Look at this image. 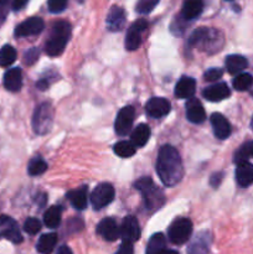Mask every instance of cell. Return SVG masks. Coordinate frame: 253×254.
I'll list each match as a JSON object with an SVG mask.
<instances>
[{
	"mask_svg": "<svg viewBox=\"0 0 253 254\" xmlns=\"http://www.w3.org/2000/svg\"><path fill=\"white\" fill-rule=\"evenodd\" d=\"M211 237L208 233H201L189 247V254H207Z\"/></svg>",
	"mask_w": 253,
	"mask_h": 254,
	"instance_id": "cb8c5ba5",
	"label": "cell"
},
{
	"mask_svg": "<svg viewBox=\"0 0 253 254\" xmlns=\"http://www.w3.org/2000/svg\"><path fill=\"white\" fill-rule=\"evenodd\" d=\"M87 186L67 192V198L76 210H84L87 207Z\"/></svg>",
	"mask_w": 253,
	"mask_h": 254,
	"instance_id": "7402d4cb",
	"label": "cell"
},
{
	"mask_svg": "<svg viewBox=\"0 0 253 254\" xmlns=\"http://www.w3.org/2000/svg\"><path fill=\"white\" fill-rule=\"evenodd\" d=\"M230 88H228L227 84L223 83V82L212 84V86L207 87V88H205L202 91V96L210 102L223 101V99L230 97Z\"/></svg>",
	"mask_w": 253,
	"mask_h": 254,
	"instance_id": "2e32d148",
	"label": "cell"
},
{
	"mask_svg": "<svg viewBox=\"0 0 253 254\" xmlns=\"http://www.w3.org/2000/svg\"><path fill=\"white\" fill-rule=\"evenodd\" d=\"M251 156H253V141H247L237 149L233 155V161L236 164L245 163V161H248Z\"/></svg>",
	"mask_w": 253,
	"mask_h": 254,
	"instance_id": "f546056e",
	"label": "cell"
},
{
	"mask_svg": "<svg viewBox=\"0 0 253 254\" xmlns=\"http://www.w3.org/2000/svg\"><path fill=\"white\" fill-rule=\"evenodd\" d=\"M113 150L121 158H130L135 154V146L131 141L130 143L129 141H119L114 145Z\"/></svg>",
	"mask_w": 253,
	"mask_h": 254,
	"instance_id": "1f68e13d",
	"label": "cell"
},
{
	"mask_svg": "<svg viewBox=\"0 0 253 254\" xmlns=\"http://www.w3.org/2000/svg\"><path fill=\"white\" fill-rule=\"evenodd\" d=\"M16 50L10 45H5L0 50V66L7 67L11 66L16 60Z\"/></svg>",
	"mask_w": 253,
	"mask_h": 254,
	"instance_id": "4dcf8cb0",
	"label": "cell"
},
{
	"mask_svg": "<svg viewBox=\"0 0 253 254\" xmlns=\"http://www.w3.org/2000/svg\"><path fill=\"white\" fill-rule=\"evenodd\" d=\"M10 0H0V17L4 16L6 12V6L9 4Z\"/></svg>",
	"mask_w": 253,
	"mask_h": 254,
	"instance_id": "7bdbcfd3",
	"label": "cell"
},
{
	"mask_svg": "<svg viewBox=\"0 0 253 254\" xmlns=\"http://www.w3.org/2000/svg\"><path fill=\"white\" fill-rule=\"evenodd\" d=\"M54 121V111L50 103H42L35 109L34 117H32V128L36 134L49 133L52 127Z\"/></svg>",
	"mask_w": 253,
	"mask_h": 254,
	"instance_id": "5b68a950",
	"label": "cell"
},
{
	"mask_svg": "<svg viewBox=\"0 0 253 254\" xmlns=\"http://www.w3.org/2000/svg\"><path fill=\"white\" fill-rule=\"evenodd\" d=\"M114 188L111 184H99L91 195V203L94 210H102L114 200Z\"/></svg>",
	"mask_w": 253,
	"mask_h": 254,
	"instance_id": "52a82bcc",
	"label": "cell"
},
{
	"mask_svg": "<svg viewBox=\"0 0 253 254\" xmlns=\"http://www.w3.org/2000/svg\"><path fill=\"white\" fill-rule=\"evenodd\" d=\"M222 74H223L222 69L210 68L208 71L205 72V74H203V78L208 82H215V81H217V79H220L221 77H222Z\"/></svg>",
	"mask_w": 253,
	"mask_h": 254,
	"instance_id": "f35d334b",
	"label": "cell"
},
{
	"mask_svg": "<svg viewBox=\"0 0 253 254\" xmlns=\"http://www.w3.org/2000/svg\"><path fill=\"white\" fill-rule=\"evenodd\" d=\"M97 233L108 242H113L121 237V228L117 226L113 218H104L97 226Z\"/></svg>",
	"mask_w": 253,
	"mask_h": 254,
	"instance_id": "4fadbf2b",
	"label": "cell"
},
{
	"mask_svg": "<svg viewBox=\"0 0 253 254\" xmlns=\"http://www.w3.org/2000/svg\"><path fill=\"white\" fill-rule=\"evenodd\" d=\"M150 128H149L148 124H139L135 129L131 133V143L134 144V146L136 148H141V146L145 145L148 143L149 138H150Z\"/></svg>",
	"mask_w": 253,
	"mask_h": 254,
	"instance_id": "603a6c76",
	"label": "cell"
},
{
	"mask_svg": "<svg viewBox=\"0 0 253 254\" xmlns=\"http://www.w3.org/2000/svg\"><path fill=\"white\" fill-rule=\"evenodd\" d=\"M223 45V36L220 31L213 29L200 27L196 29L189 37V46L198 47L206 52L218 51Z\"/></svg>",
	"mask_w": 253,
	"mask_h": 254,
	"instance_id": "7a4b0ae2",
	"label": "cell"
},
{
	"mask_svg": "<svg viewBox=\"0 0 253 254\" xmlns=\"http://www.w3.org/2000/svg\"><path fill=\"white\" fill-rule=\"evenodd\" d=\"M56 254H73L72 253V251L69 250L67 246H61V247L57 250V253Z\"/></svg>",
	"mask_w": 253,
	"mask_h": 254,
	"instance_id": "ee69618b",
	"label": "cell"
},
{
	"mask_svg": "<svg viewBox=\"0 0 253 254\" xmlns=\"http://www.w3.org/2000/svg\"><path fill=\"white\" fill-rule=\"evenodd\" d=\"M160 254H179V253L176 252V251H173V250H165V251H163Z\"/></svg>",
	"mask_w": 253,
	"mask_h": 254,
	"instance_id": "bcb514c9",
	"label": "cell"
},
{
	"mask_svg": "<svg viewBox=\"0 0 253 254\" xmlns=\"http://www.w3.org/2000/svg\"><path fill=\"white\" fill-rule=\"evenodd\" d=\"M170 102L165 98H160V97H154V98L149 99L148 103L145 106V112L149 117L151 118H163L166 114L170 112Z\"/></svg>",
	"mask_w": 253,
	"mask_h": 254,
	"instance_id": "7c38bea8",
	"label": "cell"
},
{
	"mask_svg": "<svg viewBox=\"0 0 253 254\" xmlns=\"http://www.w3.org/2000/svg\"><path fill=\"white\" fill-rule=\"evenodd\" d=\"M203 1L202 0H186L181 10V17L184 20H192L197 17L202 12Z\"/></svg>",
	"mask_w": 253,
	"mask_h": 254,
	"instance_id": "44dd1931",
	"label": "cell"
},
{
	"mask_svg": "<svg viewBox=\"0 0 253 254\" xmlns=\"http://www.w3.org/2000/svg\"><path fill=\"white\" fill-rule=\"evenodd\" d=\"M247 66V59L241 56V55H230V56L226 59V67H227V71L232 74L240 73V72H242Z\"/></svg>",
	"mask_w": 253,
	"mask_h": 254,
	"instance_id": "d4e9b609",
	"label": "cell"
},
{
	"mask_svg": "<svg viewBox=\"0 0 253 254\" xmlns=\"http://www.w3.org/2000/svg\"><path fill=\"white\" fill-rule=\"evenodd\" d=\"M71 36V25L67 21H57L52 27L49 41L46 42V54L49 56H59L63 52L66 44Z\"/></svg>",
	"mask_w": 253,
	"mask_h": 254,
	"instance_id": "3957f363",
	"label": "cell"
},
{
	"mask_svg": "<svg viewBox=\"0 0 253 254\" xmlns=\"http://www.w3.org/2000/svg\"><path fill=\"white\" fill-rule=\"evenodd\" d=\"M236 181L241 188H248L253 184V165L248 161L237 164Z\"/></svg>",
	"mask_w": 253,
	"mask_h": 254,
	"instance_id": "ac0fdd59",
	"label": "cell"
},
{
	"mask_svg": "<svg viewBox=\"0 0 253 254\" xmlns=\"http://www.w3.org/2000/svg\"><path fill=\"white\" fill-rule=\"evenodd\" d=\"M211 126H212L213 134L218 139L223 140L227 139L231 134V124L221 113H213L211 116Z\"/></svg>",
	"mask_w": 253,
	"mask_h": 254,
	"instance_id": "9a60e30c",
	"label": "cell"
},
{
	"mask_svg": "<svg viewBox=\"0 0 253 254\" xmlns=\"http://www.w3.org/2000/svg\"><path fill=\"white\" fill-rule=\"evenodd\" d=\"M121 237L123 241L128 242H136L140 238V227L139 222L134 216H126L121 226Z\"/></svg>",
	"mask_w": 253,
	"mask_h": 254,
	"instance_id": "8fae6325",
	"label": "cell"
},
{
	"mask_svg": "<svg viewBox=\"0 0 253 254\" xmlns=\"http://www.w3.org/2000/svg\"><path fill=\"white\" fill-rule=\"evenodd\" d=\"M67 1H68V0H49V1H47L49 10L51 12H54V14L63 11L67 6Z\"/></svg>",
	"mask_w": 253,
	"mask_h": 254,
	"instance_id": "8d00e7d4",
	"label": "cell"
},
{
	"mask_svg": "<svg viewBox=\"0 0 253 254\" xmlns=\"http://www.w3.org/2000/svg\"><path fill=\"white\" fill-rule=\"evenodd\" d=\"M136 190L143 196L144 203L149 210H158L165 202V196L163 191L156 188L150 178H141L134 184Z\"/></svg>",
	"mask_w": 253,
	"mask_h": 254,
	"instance_id": "277c9868",
	"label": "cell"
},
{
	"mask_svg": "<svg viewBox=\"0 0 253 254\" xmlns=\"http://www.w3.org/2000/svg\"><path fill=\"white\" fill-rule=\"evenodd\" d=\"M159 4V0H138L135 10L139 14H149L154 10V7Z\"/></svg>",
	"mask_w": 253,
	"mask_h": 254,
	"instance_id": "e575fe53",
	"label": "cell"
},
{
	"mask_svg": "<svg viewBox=\"0 0 253 254\" xmlns=\"http://www.w3.org/2000/svg\"><path fill=\"white\" fill-rule=\"evenodd\" d=\"M126 49L128 51H134V50L138 49L141 44V32L138 31L134 27H129L128 32H126Z\"/></svg>",
	"mask_w": 253,
	"mask_h": 254,
	"instance_id": "f1b7e54d",
	"label": "cell"
},
{
	"mask_svg": "<svg viewBox=\"0 0 253 254\" xmlns=\"http://www.w3.org/2000/svg\"><path fill=\"white\" fill-rule=\"evenodd\" d=\"M126 25V12L122 7L112 6L107 16V26L111 31H121Z\"/></svg>",
	"mask_w": 253,
	"mask_h": 254,
	"instance_id": "e0dca14e",
	"label": "cell"
},
{
	"mask_svg": "<svg viewBox=\"0 0 253 254\" xmlns=\"http://www.w3.org/2000/svg\"><path fill=\"white\" fill-rule=\"evenodd\" d=\"M41 230V222L37 218H27L24 223V231L29 235H36Z\"/></svg>",
	"mask_w": 253,
	"mask_h": 254,
	"instance_id": "d590c367",
	"label": "cell"
},
{
	"mask_svg": "<svg viewBox=\"0 0 253 254\" xmlns=\"http://www.w3.org/2000/svg\"><path fill=\"white\" fill-rule=\"evenodd\" d=\"M61 216H62V208L60 206H52L49 210L45 212L44 222L49 228H57L61 223Z\"/></svg>",
	"mask_w": 253,
	"mask_h": 254,
	"instance_id": "83f0119b",
	"label": "cell"
},
{
	"mask_svg": "<svg viewBox=\"0 0 253 254\" xmlns=\"http://www.w3.org/2000/svg\"><path fill=\"white\" fill-rule=\"evenodd\" d=\"M232 84L236 91H247L253 84V77L250 73H240L233 78Z\"/></svg>",
	"mask_w": 253,
	"mask_h": 254,
	"instance_id": "d6a6232c",
	"label": "cell"
},
{
	"mask_svg": "<svg viewBox=\"0 0 253 254\" xmlns=\"http://www.w3.org/2000/svg\"><path fill=\"white\" fill-rule=\"evenodd\" d=\"M27 1H29V0H12V4H11L12 10H15V11L21 10L22 7L27 4Z\"/></svg>",
	"mask_w": 253,
	"mask_h": 254,
	"instance_id": "b9f144b4",
	"label": "cell"
},
{
	"mask_svg": "<svg viewBox=\"0 0 253 254\" xmlns=\"http://www.w3.org/2000/svg\"><path fill=\"white\" fill-rule=\"evenodd\" d=\"M57 243V235L56 233H46L40 237L37 242V251L41 254H51L52 251L55 250Z\"/></svg>",
	"mask_w": 253,
	"mask_h": 254,
	"instance_id": "484cf974",
	"label": "cell"
},
{
	"mask_svg": "<svg viewBox=\"0 0 253 254\" xmlns=\"http://www.w3.org/2000/svg\"><path fill=\"white\" fill-rule=\"evenodd\" d=\"M47 86H49V83H47L46 81H40L39 83H37V87H39L40 89H46Z\"/></svg>",
	"mask_w": 253,
	"mask_h": 254,
	"instance_id": "f6af8a7d",
	"label": "cell"
},
{
	"mask_svg": "<svg viewBox=\"0 0 253 254\" xmlns=\"http://www.w3.org/2000/svg\"><path fill=\"white\" fill-rule=\"evenodd\" d=\"M39 56H40V51L37 47H31L30 50H27L26 52H25L24 55V62L26 64H34L35 62L39 60Z\"/></svg>",
	"mask_w": 253,
	"mask_h": 254,
	"instance_id": "74e56055",
	"label": "cell"
},
{
	"mask_svg": "<svg viewBox=\"0 0 253 254\" xmlns=\"http://www.w3.org/2000/svg\"><path fill=\"white\" fill-rule=\"evenodd\" d=\"M47 170V164L42 159L35 158L29 164V174L31 176L42 175Z\"/></svg>",
	"mask_w": 253,
	"mask_h": 254,
	"instance_id": "836d02e7",
	"label": "cell"
},
{
	"mask_svg": "<svg viewBox=\"0 0 253 254\" xmlns=\"http://www.w3.org/2000/svg\"><path fill=\"white\" fill-rule=\"evenodd\" d=\"M4 86L10 92L20 91L22 86V72L19 67H14L5 72Z\"/></svg>",
	"mask_w": 253,
	"mask_h": 254,
	"instance_id": "ffe728a7",
	"label": "cell"
},
{
	"mask_svg": "<svg viewBox=\"0 0 253 254\" xmlns=\"http://www.w3.org/2000/svg\"><path fill=\"white\" fill-rule=\"evenodd\" d=\"M251 127H252V129H253V118H252V123H251Z\"/></svg>",
	"mask_w": 253,
	"mask_h": 254,
	"instance_id": "7dc6e473",
	"label": "cell"
},
{
	"mask_svg": "<svg viewBox=\"0 0 253 254\" xmlns=\"http://www.w3.org/2000/svg\"><path fill=\"white\" fill-rule=\"evenodd\" d=\"M134 117H135V111L133 107L126 106L119 111L116 118V123H114V129L118 135H126V133H129L131 126H133Z\"/></svg>",
	"mask_w": 253,
	"mask_h": 254,
	"instance_id": "9c48e42d",
	"label": "cell"
},
{
	"mask_svg": "<svg viewBox=\"0 0 253 254\" xmlns=\"http://www.w3.org/2000/svg\"><path fill=\"white\" fill-rule=\"evenodd\" d=\"M186 117L191 123L200 124L205 122L206 119V112L203 109L202 104L197 98H189L186 102Z\"/></svg>",
	"mask_w": 253,
	"mask_h": 254,
	"instance_id": "5bb4252c",
	"label": "cell"
},
{
	"mask_svg": "<svg viewBox=\"0 0 253 254\" xmlns=\"http://www.w3.org/2000/svg\"><path fill=\"white\" fill-rule=\"evenodd\" d=\"M166 250V240L163 233H155L151 236L146 247V254H160Z\"/></svg>",
	"mask_w": 253,
	"mask_h": 254,
	"instance_id": "4316f807",
	"label": "cell"
},
{
	"mask_svg": "<svg viewBox=\"0 0 253 254\" xmlns=\"http://www.w3.org/2000/svg\"><path fill=\"white\" fill-rule=\"evenodd\" d=\"M156 171L165 186L173 188L180 183L184 176L183 161L180 154L174 146L164 145L160 149L156 161Z\"/></svg>",
	"mask_w": 253,
	"mask_h": 254,
	"instance_id": "6da1fadb",
	"label": "cell"
},
{
	"mask_svg": "<svg viewBox=\"0 0 253 254\" xmlns=\"http://www.w3.org/2000/svg\"><path fill=\"white\" fill-rule=\"evenodd\" d=\"M116 254H134L133 243L128 242V241H123V243H122Z\"/></svg>",
	"mask_w": 253,
	"mask_h": 254,
	"instance_id": "ab89813d",
	"label": "cell"
},
{
	"mask_svg": "<svg viewBox=\"0 0 253 254\" xmlns=\"http://www.w3.org/2000/svg\"><path fill=\"white\" fill-rule=\"evenodd\" d=\"M196 91V81L191 77H181L175 86V96L181 99H189Z\"/></svg>",
	"mask_w": 253,
	"mask_h": 254,
	"instance_id": "d6986e66",
	"label": "cell"
},
{
	"mask_svg": "<svg viewBox=\"0 0 253 254\" xmlns=\"http://www.w3.org/2000/svg\"><path fill=\"white\" fill-rule=\"evenodd\" d=\"M0 238H6L12 243L22 242V236L17 223L9 216H0Z\"/></svg>",
	"mask_w": 253,
	"mask_h": 254,
	"instance_id": "ba28073f",
	"label": "cell"
},
{
	"mask_svg": "<svg viewBox=\"0 0 253 254\" xmlns=\"http://www.w3.org/2000/svg\"><path fill=\"white\" fill-rule=\"evenodd\" d=\"M192 233V223L189 218H178L171 223L169 227L168 236L169 240L174 245H184L190 240V236Z\"/></svg>",
	"mask_w": 253,
	"mask_h": 254,
	"instance_id": "8992f818",
	"label": "cell"
},
{
	"mask_svg": "<svg viewBox=\"0 0 253 254\" xmlns=\"http://www.w3.org/2000/svg\"><path fill=\"white\" fill-rule=\"evenodd\" d=\"M222 174L221 173H217V174H213L212 176H211V180H210V184L212 188H218L221 184V181H222Z\"/></svg>",
	"mask_w": 253,
	"mask_h": 254,
	"instance_id": "60d3db41",
	"label": "cell"
},
{
	"mask_svg": "<svg viewBox=\"0 0 253 254\" xmlns=\"http://www.w3.org/2000/svg\"><path fill=\"white\" fill-rule=\"evenodd\" d=\"M45 22L41 17L32 16L30 19L25 20L21 24L17 25L15 29V36L16 37H26L37 35L44 30Z\"/></svg>",
	"mask_w": 253,
	"mask_h": 254,
	"instance_id": "30bf717a",
	"label": "cell"
}]
</instances>
